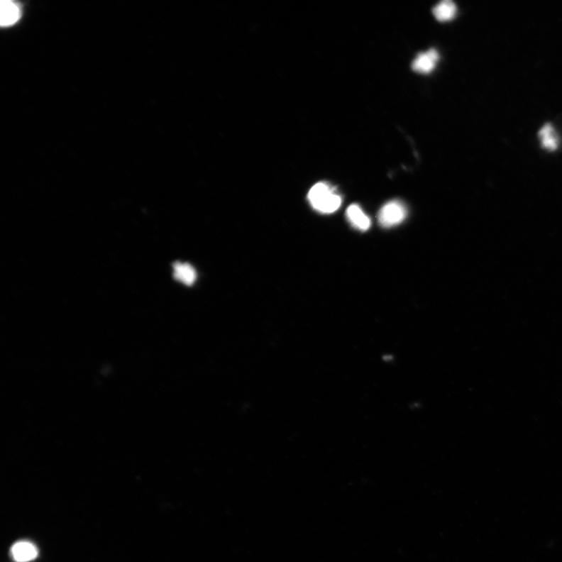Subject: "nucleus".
I'll return each mask as SVG.
<instances>
[{
  "label": "nucleus",
  "mask_w": 562,
  "mask_h": 562,
  "mask_svg": "<svg viewBox=\"0 0 562 562\" xmlns=\"http://www.w3.org/2000/svg\"><path fill=\"white\" fill-rule=\"evenodd\" d=\"M308 199L312 206L322 214H333L341 205V198L337 191L325 182H319L312 187Z\"/></svg>",
  "instance_id": "f257e3e1"
},
{
  "label": "nucleus",
  "mask_w": 562,
  "mask_h": 562,
  "mask_svg": "<svg viewBox=\"0 0 562 562\" xmlns=\"http://www.w3.org/2000/svg\"><path fill=\"white\" fill-rule=\"evenodd\" d=\"M407 216V209L400 201L394 200L387 203L378 215L380 224L389 228L401 224Z\"/></svg>",
  "instance_id": "f03ea898"
},
{
  "label": "nucleus",
  "mask_w": 562,
  "mask_h": 562,
  "mask_svg": "<svg viewBox=\"0 0 562 562\" xmlns=\"http://www.w3.org/2000/svg\"><path fill=\"white\" fill-rule=\"evenodd\" d=\"M439 59V53L435 49H431L426 52L419 53L417 58L413 60L412 68L417 73L428 75L431 73L435 69Z\"/></svg>",
  "instance_id": "7ed1b4c3"
},
{
  "label": "nucleus",
  "mask_w": 562,
  "mask_h": 562,
  "mask_svg": "<svg viewBox=\"0 0 562 562\" xmlns=\"http://www.w3.org/2000/svg\"><path fill=\"white\" fill-rule=\"evenodd\" d=\"M11 553L14 561L17 562H28L34 560L38 556L36 546L26 541L16 543L11 549Z\"/></svg>",
  "instance_id": "20e7f679"
},
{
  "label": "nucleus",
  "mask_w": 562,
  "mask_h": 562,
  "mask_svg": "<svg viewBox=\"0 0 562 562\" xmlns=\"http://www.w3.org/2000/svg\"><path fill=\"white\" fill-rule=\"evenodd\" d=\"M21 17L19 6L10 0H3L0 9V23L3 27L14 25Z\"/></svg>",
  "instance_id": "39448f33"
},
{
  "label": "nucleus",
  "mask_w": 562,
  "mask_h": 562,
  "mask_svg": "<svg viewBox=\"0 0 562 562\" xmlns=\"http://www.w3.org/2000/svg\"><path fill=\"white\" fill-rule=\"evenodd\" d=\"M541 145L546 150L556 151L560 144V139L556 129L550 123H546L538 132Z\"/></svg>",
  "instance_id": "423d86ee"
},
{
  "label": "nucleus",
  "mask_w": 562,
  "mask_h": 562,
  "mask_svg": "<svg viewBox=\"0 0 562 562\" xmlns=\"http://www.w3.org/2000/svg\"><path fill=\"white\" fill-rule=\"evenodd\" d=\"M346 214L351 224L358 230L365 231L370 228V219L358 205L350 206L347 209Z\"/></svg>",
  "instance_id": "0eeeda50"
},
{
  "label": "nucleus",
  "mask_w": 562,
  "mask_h": 562,
  "mask_svg": "<svg viewBox=\"0 0 562 562\" xmlns=\"http://www.w3.org/2000/svg\"><path fill=\"white\" fill-rule=\"evenodd\" d=\"M174 277L187 286H192L197 277V271L189 263L177 262L174 264Z\"/></svg>",
  "instance_id": "6e6552de"
},
{
  "label": "nucleus",
  "mask_w": 562,
  "mask_h": 562,
  "mask_svg": "<svg viewBox=\"0 0 562 562\" xmlns=\"http://www.w3.org/2000/svg\"><path fill=\"white\" fill-rule=\"evenodd\" d=\"M457 11L456 4L450 0H444L436 5L433 9L435 18L441 22H447L454 19Z\"/></svg>",
  "instance_id": "1a4fd4ad"
}]
</instances>
